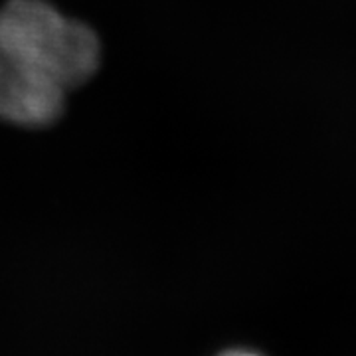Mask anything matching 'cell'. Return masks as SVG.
<instances>
[{"mask_svg":"<svg viewBox=\"0 0 356 356\" xmlns=\"http://www.w3.org/2000/svg\"><path fill=\"white\" fill-rule=\"evenodd\" d=\"M220 356H261L257 353H252V350H245V348H234V350H226Z\"/></svg>","mask_w":356,"mask_h":356,"instance_id":"7a4b0ae2","label":"cell"},{"mask_svg":"<svg viewBox=\"0 0 356 356\" xmlns=\"http://www.w3.org/2000/svg\"><path fill=\"white\" fill-rule=\"evenodd\" d=\"M102 65L91 26L46 0H8L0 8V121L46 127L65 109L67 93Z\"/></svg>","mask_w":356,"mask_h":356,"instance_id":"6da1fadb","label":"cell"}]
</instances>
